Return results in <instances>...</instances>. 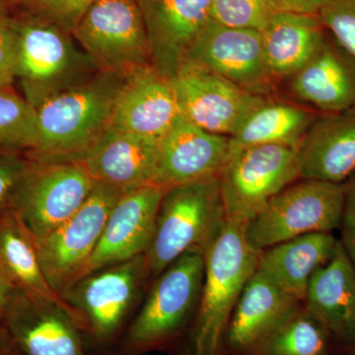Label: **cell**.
Instances as JSON below:
<instances>
[{
  "label": "cell",
  "instance_id": "d6986e66",
  "mask_svg": "<svg viewBox=\"0 0 355 355\" xmlns=\"http://www.w3.org/2000/svg\"><path fill=\"white\" fill-rule=\"evenodd\" d=\"M180 116L171 81L149 65L128 76L114 105L110 127L160 140Z\"/></svg>",
  "mask_w": 355,
  "mask_h": 355
},
{
  "label": "cell",
  "instance_id": "30bf717a",
  "mask_svg": "<svg viewBox=\"0 0 355 355\" xmlns=\"http://www.w3.org/2000/svg\"><path fill=\"white\" fill-rule=\"evenodd\" d=\"M72 36L102 71L130 76L153 65L137 0H96Z\"/></svg>",
  "mask_w": 355,
  "mask_h": 355
},
{
  "label": "cell",
  "instance_id": "9c48e42d",
  "mask_svg": "<svg viewBox=\"0 0 355 355\" xmlns=\"http://www.w3.org/2000/svg\"><path fill=\"white\" fill-rule=\"evenodd\" d=\"M123 191L111 184L95 182L87 200L73 216L50 234L36 240L44 277L62 297L83 277L110 212Z\"/></svg>",
  "mask_w": 355,
  "mask_h": 355
},
{
  "label": "cell",
  "instance_id": "4dcf8cb0",
  "mask_svg": "<svg viewBox=\"0 0 355 355\" xmlns=\"http://www.w3.org/2000/svg\"><path fill=\"white\" fill-rule=\"evenodd\" d=\"M30 16L72 35L96 0H20Z\"/></svg>",
  "mask_w": 355,
  "mask_h": 355
},
{
  "label": "cell",
  "instance_id": "836d02e7",
  "mask_svg": "<svg viewBox=\"0 0 355 355\" xmlns=\"http://www.w3.org/2000/svg\"><path fill=\"white\" fill-rule=\"evenodd\" d=\"M17 21L0 11V81L11 87L17 74Z\"/></svg>",
  "mask_w": 355,
  "mask_h": 355
},
{
  "label": "cell",
  "instance_id": "8992f818",
  "mask_svg": "<svg viewBox=\"0 0 355 355\" xmlns=\"http://www.w3.org/2000/svg\"><path fill=\"white\" fill-rule=\"evenodd\" d=\"M343 184L300 179L289 184L248 222L250 246L261 252L299 236L340 227Z\"/></svg>",
  "mask_w": 355,
  "mask_h": 355
},
{
  "label": "cell",
  "instance_id": "603a6c76",
  "mask_svg": "<svg viewBox=\"0 0 355 355\" xmlns=\"http://www.w3.org/2000/svg\"><path fill=\"white\" fill-rule=\"evenodd\" d=\"M303 305L343 343L355 347V266L338 240L335 254L313 275Z\"/></svg>",
  "mask_w": 355,
  "mask_h": 355
},
{
  "label": "cell",
  "instance_id": "7a4b0ae2",
  "mask_svg": "<svg viewBox=\"0 0 355 355\" xmlns=\"http://www.w3.org/2000/svg\"><path fill=\"white\" fill-rule=\"evenodd\" d=\"M245 227L226 219L220 234L203 254L205 277L187 355H221L229 320L260 258L261 252L247 242Z\"/></svg>",
  "mask_w": 355,
  "mask_h": 355
},
{
  "label": "cell",
  "instance_id": "cb8c5ba5",
  "mask_svg": "<svg viewBox=\"0 0 355 355\" xmlns=\"http://www.w3.org/2000/svg\"><path fill=\"white\" fill-rule=\"evenodd\" d=\"M266 67L273 80L288 78L316 55L327 37L317 14L279 11L261 32Z\"/></svg>",
  "mask_w": 355,
  "mask_h": 355
},
{
  "label": "cell",
  "instance_id": "d590c367",
  "mask_svg": "<svg viewBox=\"0 0 355 355\" xmlns=\"http://www.w3.org/2000/svg\"><path fill=\"white\" fill-rule=\"evenodd\" d=\"M331 0H272L277 11L302 14H317L321 12Z\"/></svg>",
  "mask_w": 355,
  "mask_h": 355
},
{
  "label": "cell",
  "instance_id": "277c9868",
  "mask_svg": "<svg viewBox=\"0 0 355 355\" xmlns=\"http://www.w3.org/2000/svg\"><path fill=\"white\" fill-rule=\"evenodd\" d=\"M226 219L218 177L168 188L146 253L150 277H158L184 254H205Z\"/></svg>",
  "mask_w": 355,
  "mask_h": 355
},
{
  "label": "cell",
  "instance_id": "8d00e7d4",
  "mask_svg": "<svg viewBox=\"0 0 355 355\" xmlns=\"http://www.w3.org/2000/svg\"><path fill=\"white\" fill-rule=\"evenodd\" d=\"M16 291H17L0 275V320L3 317Z\"/></svg>",
  "mask_w": 355,
  "mask_h": 355
},
{
  "label": "cell",
  "instance_id": "ffe728a7",
  "mask_svg": "<svg viewBox=\"0 0 355 355\" xmlns=\"http://www.w3.org/2000/svg\"><path fill=\"white\" fill-rule=\"evenodd\" d=\"M296 153L301 179L345 183L355 173V108L319 113Z\"/></svg>",
  "mask_w": 355,
  "mask_h": 355
},
{
  "label": "cell",
  "instance_id": "83f0119b",
  "mask_svg": "<svg viewBox=\"0 0 355 355\" xmlns=\"http://www.w3.org/2000/svg\"><path fill=\"white\" fill-rule=\"evenodd\" d=\"M250 355H347V349L304 305Z\"/></svg>",
  "mask_w": 355,
  "mask_h": 355
},
{
  "label": "cell",
  "instance_id": "f546056e",
  "mask_svg": "<svg viewBox=\"0 0 355 355\" xmlns=\"http://www.w3.org/2000/svg\"><path fill=\"white\" fill-rule=\"evenodd\" d=\"M272 0H212L210 19L228 27L261 32L273 14Z\"/></svg>",
  "mask_w": 355,
  "mask_h": 355
},
{
  "label": "cell",
  "instance_id": "52a82bcc",
  "mask_svg": "<svg viewBox=\"0 0 355 355\" xmlns=\"http://www.w3.org/2000/svg\"><path fill=\"white\" fill-rule=\"evenodd\" d=\"M150 277L146 254L90 273L64 292L84 335L100 347L116 342Z\"/></svg>",
  "mask_w": 355,
  "mask_h": 355
},
{
  "label": "cell",
  "instance_id": "d4e9b609",
  "mask_svg": "<svg viewBox=\"0 0 355 355\" xmlns=\"http://www.w3.org/2000/svg\"><path fill=\"white\" fill-rule=\"evenodd\" d=\"M338 245L333 232L299 236L263 250L258 268L282 291L303 303L313 275L330 261Z\"/></svg>",
  "mask_w": 355,
  "mask_h": 355
},
{
  "label": "cell",
  "instance_id": "ab89813d",
  "mask_svg": "<svg viewBox=\"0 0 355 355\" xmlns=\"http://www.w3.org/2000/svg\"><path fill=\"white\" fill-rule=\"evenodd\" d=\"M347 355H355V347H354V349L350 350V352H349V354H347Z\"/></svg>",
  "mask_w": 355,
  "mask_h": 355
},
{
  "label": "cell",
  "instance_id": "8fae6325",
  "mask_svg": "<svg viewBox=\"0 0 355 355\" xmlns=\"http://www.w3.org/2000/svg\"><path fill=\"white\" fill-rule=\"evenodd\" d=\"M31 161L13 209L37 240L80 209L95 181L80 161Z\"/></svg>",
  "mask_w": 355,
  "mask_h": 355
},
{
  "label": "cell",
  "instance_id": "484cf974",
  "mask_svg": "<svg viewBox=\"0 0 355 355\" xmlns=\"http://www.w3.org/2000/svg\"><path fill=\"white\" fill-rule=\"evenodd\" d=\"M0 275L16 291L50 299L77 317L76 311L46 282L40 265L36 238L13 209L0 211Z\"/></svg>",
  "mask_w": 355,
  "mask_h": 355
},
{
  "label": "cell",
  "instance_id": "74e56055",
  "mask_svg": "<svg viewBox=\"0 0 355 355\" xmlns=\"http://www.w3.org/2000/svg\"><path fill=\"white\" fill-rule=\"evenodd\" d=\"M0 355H19L1 320H0Z\"/></svg>",
  "mask_w": 355,
  "mask_h": 355
},
{
  "label": "cell",
  "instance_id": "1f68e13d",
  "mask_svg": "<svg viewBox=\"0 0 355 355\" xmlns=\"http://www.w3.org/2000/svg\"><path fill=\"white\" fill-rule=\"evenodd\" d=\"M319 16L327 32L355 64V0H331Z\"/></svg>",
  "mask_w": 355,
  "mask_h": 355
},
{
  "label": "cell",
  "instance_id": "4fadbf2b",
  "mask_svg": "<svg viewBox=\"0 0 355 355\" xmlns=\"http://www.w3.org/2000/svg\"><path fill=\"white\" fill-rule=\"evenodd\" d=\"M184 64L216 72L254 94L268 96L272 90L275 80L266 67L261 32L256 30L209 19Z\"/></svg>",
  "mask_w": 355,
  "mask_h": 355
},
{
  "label": "cell",
  "instance_id": "e0dca14e",
  "mask_svg": "<svg viewBox=\"0 0 355 355\" xmlns=\"http://www.w3.org/2000/svg\"><path fill=\"white\" fill-rule=\"evenodd\" d=\"M303 305L257 268L236 304L221 355H250Z\"/></svg>",
  "mask_w": 355,
  "mask_h": 355
},
{
  "label": "cell",
  "instance_id": "6da1fadb",
  "mask_svg": "<svg viewBox=\"0 0 355 355\" xmlns=\"http://www.w3.org/2000/svg\"><path fill=\"white\" fill-rule=\"evenodd\" d=\"M128 76L99 71L37 107L38 144L26 153L38 162L81 161L106 132Z\"/></svg>",
  "mask_w": 355,
  "mask_h": 355
},
{
  "label": "cell",
  "instance_id": "7c38bea8",
  "mask_svg": "<svg viewBox=\"0 0 355 355\" xmlns=\"http://www.w3.org/2000/svg\"><path fill=\"white\" fill-rule=\"evenodd\" d=\"M170 81L184 119L207 132L226 137L234 135L248 114L268 97L189 64Z\"/></svg>",
  "mask_w": 355,
  "mask_h": 355
},
{
  "label": "cell",
  "instance_id": "3957f363",
  "mask_svg": "<svg viewBox=\"0 0 355 355\" xmlns=\"http://www.w3.org/2000/svg\"><path fill=\"white\" fill-rule=\"evenodd\" d=\"M205 277L203 254H183L158 275L141 309L123 334L116 355L172 349L190 331Z\"/></svg>",
  "mask_w": 355,
  "mask_h": 355
},
{
  "label": "cell",
  "instance_id": "e575fe53",
  "mask_svg": "<svg viewBox=\"0 0 355 355\" xmlns=\"http://www.w3.org/2000/svg\"><path fill=\"white\" fill-rule=\"evenodd\" d=\"M343 184L340 242L355 266V173Z\"/></svg>",
  "mask_w": 355,
  "mask_h": 355
},
{
  "label": "cell",
  "instance_id": "d6a6232c",
  "mask_svg": "<svg viewBox=\"0 0 355 355\" xmlns=\"http://www.w3.org/2000/svg\"><path fill=\"white\" fill-rule=\"evenodd\" d=\"M31 162L26 154L0 153V211L13 209Z\"/></svg>",
  "mask_w": 355,
  "mask_h": 355
},
{
  "label": "cell",
  "instance_id": "4316f807",
  "mask_svg": "<svg viewBox=\"0 0 355 355\" xmlns=\"http://www.w3.org/2000/svg\"><path fill=\"white\" fill-rule=\"evenodd\" d=\"M318 114L309 107L266 97L229 137L230 151L266 144L296 149Z\"/></svg>",
  "mask_w": 355,
  "mask_h": 355
},
{
  "label": "cell",
  "instance_id": "5b68a950",
  "mask_svg": "<svg viewBox=\"0 0 355 355\" xmlns=\"http://www.w3.org/2000/svg\"><path fill=\"white\" fill-rule=\"evenodd\" d=\"M17 28L16 77L34 108L99 71L87 53L77 48L73 36L58 26L29 15L17 21Z\"/></svg>",
  "mask_w": 355,
  "mask_h": 355
},
{
  "label": "cell",
  "instance_id": "2e32d148",
  "mask_svg": "<svg viewBox=\"0 0 355 355\" xmlns=\"http://www.w3.org/2000/svg\"><path fill=\"white\" fill-rule=\"evenodd\" d=\"M148 38L151 64L171 79L210 19L212 0H137Z\"/></svg>",
  "mask_w": 355,
  "mask_h": 355
},
{
  "label": "cell",
  "instance_id": "5bb4252c",
  "mask_svg": "<svg viewBox=\"0 0 355 355\" xmlns=\"http://www.w3.org/2000/svg\"><path fill=\"white\" fill-rule=\"evenodd\" d=\"M1 322L20 355H87L76 314L50 299L17 291Z\"/></svg>",
  "mask_w": 355,
  "mask_h": 355
},
{
  "label": "cell",
  "instance_id": "9a60e30c",
  "mask_svg": "<svg viewBox=\"0 0 355 355\" xmlns=\"http://www.w3.org/2000/svg\"><path fill=\"white\" fill-rule=\"evenodd\" d=\"M166 190L158 184H147L121 193L110 212L83 277L146 253Z\"/></svg>",
  "mask_w": 355,
  "mask_h": 355
},
{
  "label": "cell",
  "instance_id": "ac0fdd59",
  "mask_svg": "<svg viewBox=\"0 0 355 355\" xmlns=\"http://www.w3.org/2000/svg\"><path fill=\"white\" fill-rule=\"evenodd\" d=\"M229 155V137L207 132L181 116L159 141L154 184L168 189L218 177Z\"/></svg>",
  "mask_w": 355,
  "mask_h": 355
},
{
  "label": "cell",
  "instance_id": "f35d334b",
  "mask_svg": "<svg viewBox=\"0 0 355 355\" xmlns=\"http://www.w3.org/2000/svg\"><path fill=\"white\" fill-rule=\"evenodd\" d=\"M6 88H10V87H9V86H6V84H3L1 83V81H0V90H1V89H6Z\"/></svg>",
  "mask_w": 355,
  "mask_h": 355
},
{
  "label": "cell",
  "instance_id": "60d3db41",
  "mask_svg": "<svg viewBox=\"0 0 355 355\" xmlns=\"http://www.w3.org/2000/svg\"><path fill=\"white\" fill-rule=\"evenodd\" d=\"M20 355V354H19Z\"/></svg>",
  "mask_w": 355,
  "mask_h": 355
},
{
  "label": "cell",
  "instance_id": "44dd1931",
  "mask_svg": "<svg viewBox=\"0 0 355 355\" xmlns=\"http://www.w3.org/2000/svg\"><path fill=\"white\" fill-rule=\"evenodd\" d=\"M159 141L109 127L80 162L95 182L123 191L154 184Z\"/></svg>",
  "mask_w": 355,
  "mask_h": 355
},
{
  "label": "cell",
  "instance_id": "ba28073f",
  "mask_svg": "<svg viewBox=\"0 0 355 355\" xmlns=\"http://www.w3.org/2000/svg\"><path fill=\"white\" fill-rule=\"evenodd\" d=\"M300 179L297 153L291 146L230 151L218 175L226 218L247 225L275 196Z\"/></svg>",
  "mask_w": 355,
  "mask_h": 355
},
{
  "label": "cell",
  "instance_id": "f1b7e54d",
  "mask_svg": "<svg viewBox=\"0 0 355 355\" xmlns=\"http://www.w3.org/2000/svg\"><path fill=\"white\" fill-rule=\"evenodd\" d=\"M36 109L12 88L0 90V153L34 150L38 144Z\"/></svg>",
  "mask_w": 355,
  "mask_h": 355
},
{
  "label": "cell",
  "instance_id": "7402d4cb",
  "mask_svg": "<svg viewBox=\"0 0 355 355\" xmlns=\"http://www.w3.org/2000/svg\"><path fill=\"white\" fill-rule=\"evenodd\" d=\"M287 79L292 94L318 113L355 108V64L328 32L316 55Z\"/></svg>",
  "mask_w": 355,
  "mask_h": 355
}]
</instances>
